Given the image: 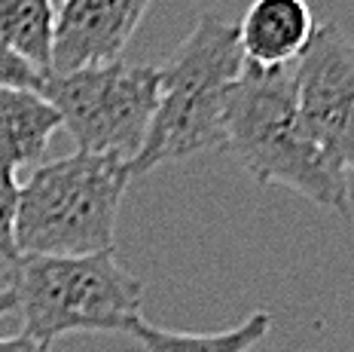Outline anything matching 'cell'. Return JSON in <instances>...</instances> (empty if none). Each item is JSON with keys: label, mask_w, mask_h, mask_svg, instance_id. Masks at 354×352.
<instances>
[{"label": "cell", "mask_w": 354, "mask_h": 352, "mask_svg": "<svg viewBox=\"0 0 354 352\" xmlns=\"http://www.w3.org/2000/svg\"><path fill=\"white\" fill-rule=\"evenodd\" d=\"M159 89V64L120 58L73 74H49L40 92L62 114V126L73 135L77 150L131 163L150 132Z\"/></svg>", "instance_id": "obj_5"}, {"label": "cell", "mask_w": 354, "mask_h": 352, "mask_svg": "<svg viewBox=\"0 0 354 352\" xmlns=\"http://www.w3.org/2000/svg\"><path fill=\"white\" fill-rule=\"evenodd\" d=\"M12 310H19V297H16V291L6 285V288H0V319L10 315Z\"/></svg>", "instance_id": "obj_15"}, {"label": "cell", "mask_w": 354, "mask_h": 352, "mask_svg": "<svg viewBox=\"0 0 354 352\" xmlns=\"http://www.w3.org/2000/svg\"><path fill=\"white\" fill-rule=\"evenodd\" d=\"M297 92L321 150L345 172H354V43L333 21L315 28L297 62Z\"/></svg>", "instance_id": "obj_6"}, {"label": "cell", "mask_w": 354, "mask_h": 352, "mask_svg": "<svg viewBox=\"0 0 354 352\" xmlns=\"http://www.w3.org/2000/svg\"><path fill=\"white\" fill-rule=\"evenodd\" d=\"M272 331V315L254 313L241 325L226 328L214 334H189V331H168V328L150 325L147 319H138L131 334L141 343L144 352H250L257 343L266 340Z\"/></svg>", "instance_id": "obj_10"}, {"label": "cell", "mask_w": 354, "mask_h": 352, "mask_svg": "<svg viewBox=\"0 0 354 352\" xmlns=\"http://www.w3.org/2000/svg\"><path fill=\"white\" fill-rule=\"evenodd\" d=\"M153 0H55L53 74L120 62Z\"/></svg>", "instance_id": "obj_7"}, {"label": "cell", "mask_w": 354, "mask_h": 352, "mask_svg": "<svg viewBox=\"0 0 354 352\" xmlns=\"http://www.w3.org/2000/svg\"><path fill=\"white\" fill-rule=\"evenodd\" d=\"M55 0H0V43L31 62L43 77L53 74Z\"/></svg>", "instance_id": "obj_11"}, {"label": "cell", "mask_w": 354, "mask_h": 352, "mask_svg": "<svg viewBox=\"0 0 354 352\" xmlns=\"http://www.w3.org/2000/svg\"><path fill=\"white\" fill-rule=\"evenodd\" d=\"M46 77L34 68L31 62H25L19 53H12L10 46L0 43V89H43Z\"/></svg>", "instance_id": "obj_13"}, {"label": "cell", "mask_w": 354, "mask_h": 352, "mask_svg": "<svg viewBox=\"0 0 354 352\" xmlns=\"http://www.w3.org/2000/svg\"><path fill=\"white\" fill-rule=\"evenodd\" d=\"M0 352H49V349L31 340L28 334H16V337H0Z\"/></svg>", "instance_id": "obj_14"}, {"label": "cell", "mask_w": 354, "mask_h": 352, "mask_svg": "<svg viewBox=\"0 0 354 352\" xmlns=\"http://www.w3.org/2000/svg\"><path fill=\"white\" fill-rule=\"evenodd\" d=\"M62 129V114L37 89H0V166L46 163V148Z\"/></svg>", "instance_id": "obj_9"}, {"label": "cell", "mask_w": 354, "mask_h": 352, "mask_svg": "<svg viewBox=\"0 0 354 352\" xmlns=\"http://www.w3.org/2000/svg\"><path fill=\"white\" fill-rule=\"evenodd\" d=\"M129 163L98 153L46 159L21 184L16 242L21 254L80 258L113 252Z\"/></svg>", "instance_id": "obj_4"}, {"label": "cell", "mask_w": 354, "mask_h": 352, "mask_svg": "<svg viewBox=\"0 0 354 352\" xmlns=\"http://www.w3.org/2000/svg\"><path fill=\"white\" fill-rule=\"evenodd\" d=\"M226 148L257 184H281L321 209L351 215L348 172L321 150L299 111L297 64L245 62L226 107Z\"/></svg>", "instance_id": "obj_1"}, {"label": "cell", "mask_w": 354, "mask_h": 352, "mask_svg": "<svg viewBox=\"0 0 354 352\" xmlns=\"http://www.w3.org/2000/svg\"><path fill=\"white\" fill-rule=\"evenodd\" d=\"M19 196H21V184L16 181V172L0 166V261H6L10 267L21 258L16 242Z\"/></svg>", "instance_id": "obj_12"}, {"label": "cell", "mask_w": 354, "mask_h": 352, "mask_svg": "<svg viewBox=\"0 0 354 352\" xmlns=\"http://www.w3.org/2000/svg\"><path fill=\"white\" fill-rule=\"evenodd\" d=\"M159 68V107L144 148L129 163L131 181L165 163L226 148V107L235 80L245 71L239 25L205 12Z\"/></svg>", "instance_id": "obj_2"}, {"label": "cell", "mask_w": 354, "mask_h": 352, "mask_svg": "<svg viewBox=\"0 0 354 352\" xmlns=\"http://www.w3.org/2000/svg\"><path fill=\"white\" fill-rule=\"evenodd\" d=\"M312 37L315 19L306 0H254L239 21L241 53L254 68L297 64Z\"/></svg>", "instance_id": "obj_8"}, {"label": "cell", "mask_w": 354, "mask_h": 352, "mask_svg": "<svg viewBox=\"0 0 354 352\" xmlns=\"http://www.w3.org/2000/svg\"><path fill=\"white\" fill-rule=\"evenodd\" d=\"M19 297L21 334L53 349L64 334H131L141 315L144 285L113 252L46 258L21 254L10 267Z\"/></svg>", "instance_id": "obj_3"}]
</instances>
